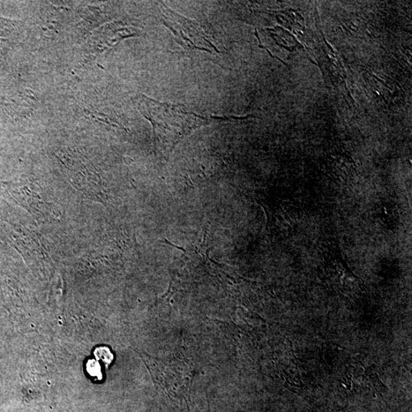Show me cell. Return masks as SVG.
<instances>
[{
	"mask_svg": "<svg viewBox=\"0 0 412 412\" xmlns=\"http://www.w3.org/2000/svg\"><path fill=\"white\" fill-rule=\"evenodd\" d=\"M138 109L152 123L155 141L161 134H174L175 146L194 131L214 123L226 121V118L204 117L187 112L183 105L160 102L146 96L134 100Z\"/></svg>",
	"mask_w": 412,
	"mask_h": 412,
	"instance_id": "6da1fadb",
	"label": "cell"
},
{
	"mask_svg": "<svg viewBox=\"0 0 412 412\" xmlns=\"http://www.w3.org/2000/svg\"><path fill=\"white\" fill-rule=\"evenodd\" d=\"M162 21L176 36L177 42L186 50L202 51L208 53H221L214 44L207 39L206 34L196 22L162 6Z\"/></svg>",
	"mask_w": 412,
	"mask_h": 412,
	"instance_id": "7a4b0ae2",
	"label": "cell"
},
{
	"mask_svg": "<svg viewBox=\"0 0 412 412\" xmlns=\"http://www.w3.org/2000/svg\"><path fill=\"white\" fill-rule=\"evenodd\" d=\"M256 35L257 36V37H258V40H259V42H260V48H264V49L267 50V51L268 52L269 55H271L272 57H274V58L278 59L280 62H283L284 64H287L286 63H285L284 62H283V61H282V60L279 59V58H278V57H275V56H274V55H273L271 53V52H269V51L267 48H265L263 46H262V44H261V42H260V37H259V36H258V31H257V30H256Z\"/></svg>",
	"mask_w": 412,
	"mask_h": 412,
	"instance_id": "3957f363",
	"label": "cell"
}]
</instances>
